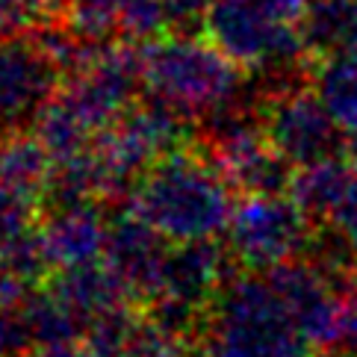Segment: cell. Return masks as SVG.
Listing matches in <instances>:
<instances>
[{"label": "cell", "mask_w": 357, "mask_h": 357, "mask_svg": "<svg viewBox=\"0 0 357 357\" xmlns=\"http://www.w3.org/2000/svg\"><path fill=\"white\" fill-rule=\"evenodd\" d=\"M236 195L225 172L192 142L151 165L124 207L172 242H183L227 234Z\"/></svg>", "instance_id": "1"}, {"label": "cell", "mask_w": 357, "mask_h": 357, "mask_svg": "<svg viewBox=\"0 0 357 357\" xmlns=\"http://www.w3.org/2000/svg\"><path fill=\"white\" fill-rule=\"evenodd\" d=\"M192 357H313L287 304L260 272H234L213 296Z\"/></svg>", "instance_id": "2"}, {"label": "cell", "mask_w": 357, "mask_h": 357, "mask_svg": "<svg viewBox=\"0 0 357 357\" xmlns=\"http://www.w3.org/2000/svg\"><path fill=\"white\" fill-rule=\"evenodd\" d=\"M145 50V89L169 100L192 119L225 104L245 89L248 77L213 39L204 42L189 33L157 39Z\"/></svg>", "instance_id": "3"}, {"label": "cell", "mask_w": 357, "mask_h": 357, "mask_svg": "<svg viewBox=\"0 0 357 357\" xmlns=\"http://www.w3.org/2000/svg\"><path fill=\"white\" fill-rule=\"evenodd\" d=\"M316 225L287 195H239L231 225L227 251L242 272H266L272 266L304 257Z\"/></svg>", "instance_id": "4"}, {"label": "cell", "mask_w": 357, "mask_h": 357, "mask_svg": "<svg viewBox=\"0 0 357 357\" xmlns=\"http://www.w3.org/2000/svg\"><path fill=\"white\" fill-rule=\"evenodd\" d=\"M142 86L145 50H139L136 42H100L92 59L59 83L56 95L77 109V116L95 133H100L139 98Z\"/></svg>", "instance_id": "5"}, {"label": "cell", "mask_w": 357, "mask_h": 357, "mask_svg": "<svg viewBox=\"0 0 357 357\" xmlns=\"http://www.w3.org/2000/svg\"><path fill=\"white\" fill-rule=\"evenodd\" d=\"M204 27L227 56L248 71L313 59L296 24L272 18L251 0H215Z\"/></svg>", "instance_id": "6"}, {"label": "cell", "mask_w": 357, "mask_h": 357, "mask_svg": "<svg viewBox=\"0 0 357 357\" xmlns=\"http://www.w3.org/2000/svg\"><path fill=\"white\" fill-rule=\"evenodd\" d=\"M263 124L272 148L296 169L331 157H351V139L328 112L313 86L292 89L263 104Z\"/></svg>", "instance_id": "7"}, {"label": "cell", "mask_w": 357, "mask_h": 357, "mask_svg": "<svg viewBox=\"0 0 357 357\" xmlns=\"http://www.w3.org/2000/svg\"><path fill=\"white\" fill-rule=\"evenodd\" d=\"M263 275L316 351L342 346V296L307 257L284 260Z\"/></svg>", "instance_id": "8"}, {"label": "cell", "mask_w": 357, "mask_h": 357, "mask_svg": "<svg viewBox=\"0 0 357 357\" xmlns=\"http://www.w3.org/2000/svg\"><path fill=\"white\" fill-rule=\"evenodd\" d=\"M59 68L33 39H0V127L33 124L47 98L59 89Z\"/></svg>", "instance_id": "9"}, {"label": "cell", "mask_w": 357, "mask_h": 357, "mask_svg": "<svg viewBox=\"0 0 357 357\" xmlns=\"http://www.w3.org/2000/svg\"><path fill=\"white\" fill-rule=\"evenodd\" d=\"M169 251L172 239L127 207H121V213L109 222L104 260L119 272L130 298L142 307L160 292Z\"/></svg>", "instance_id": "10"}, {"label": "cell", "mask_w": 357, "mask_h": 357, "mask_svg": "<svg viewBox=\"0 0 357 357\" xmlns=\"http://www.w3.org/2000/svg\"><path fill=\"white\" fill-rule=\"evenodd\" d=\"M231 263H234L231 251L222 242H215V236L172 242L160 292L210 307V301L225 284V278L234 275Z\"/></svg>", "instance_id": "11"}, {"label": "cell", "mask_w": 357, "mask_h": 357, "mask_svg": "<svg viewBox=\"0 0 357 357\" xmlns=\"http://www.w3.org/2000/svg\"><path fill=\"white\" fill-rule=\"evenodd\" d=\"M39 234L54 269H68L104 257L109 222L100 215V204H86V207L45 213Z\"/></svg>", "instance_id": "12"}, {"label": "cell", "mask_w": 357, "mask_h": 357, "mask_svg": "<svg viewBox=\"0 0 357 357\" xmlns=\"http://www.w3.org/2000/svg\"><path fill=\"white\" fill-rule=\"evenodd\" d=\"M47 287L54 289L62 301H68L77 313H83L86 319H92L109 307H119V304L133 301L130 292L124 287V280L104 257L59 269L56 275H50Z\"/></svg>", "instance_id": "13"}, {"label": "cell", "mask_w": 357, "mask_h": 357, "mask_svg": "<svg viewBox=\"0 0 357 357\" xmlns=\"http://www.w3.org/2000/svg\"><path fill=\"white\" fill-rule=\"evenodd\" d=\"M354 174L351 157H331L313 165H301L296 169V177L289 183V198L304 210V215L313 225L334 222L342 198L349 192Z\"/></svg>", "instance_id": "14"}, {"label": "cell", "mask_w": 357, "mask_h": 357, "mask_svg": "<svg viewBox=\"0 0 357 357\" xmlns=\"http://www.w3.org/2000/svg\"><path fill=\"white\" fill-rule=\"evenodd\" d=\"M298 33L316 62L357 47V0H310Z\"/></svg>", "instance_id": "15"}, {"label": "cell", "mask_w": 357, "mask_h": 357, "mask_svg": "<svg viewBox=\"0 0 357 357\" xmlns=\"http://www.w3.org/2000/svg\"><path fill=\"white\" fill-rule=\"evenodd\" d=\"M50 169H54V157L33 130L21 127L0 136V186H12L42 198Z\"/></svg>", "instance_id": "16"}, {"label": "cell", "mask_w": 357, "mask_h": 357, "mask_svg": "<svg viewBox=\"0 0 357 357\" xmlns=\"http://www.w3.org/2000/svg\"><path fill=\"white\" fill-rule=\"evenodd\" d=\"M313 89L322 98L337 124L357 136V50H342L328 59H319L313 68Z\"/></svg>", "instance_id": "17"}, {"label": "cell", "mask_w": 357, "mask_h": 357, "mask_svg": "<svg viewBox=\"0 0 357 357\" xmlns=\"http://www.w3.org/2000/svg\"><path fill=\"white\" fill-rule=\"evenodd\" d=\"M24 319L30 325V334L36 346H47V342H74L86 337L89 319L77 313L68 301H62L47 284L36 287L21 304Z\"/></svg>", "instance_id": "18"}, {"label": "cell", "mask_w": 357, "mask_h": 357, "mask_svg": "<svg viewBox=\"0 0 357 357\" xmlns=\"http://www.w3.org/2000/svg\"><path fill=\"white\" fill-rule=\"evenodd\" d=\"M30 130L39 136V142L47 148V154L54 160H66V157L80 154L86 148H92L95 136H98L92 127L77 116V109L68 107L56 92L36 112Z\"/></svg>", "instance_id": "19"}, {"label": "cell", "mask_w": 357, "mask_h": 357, "mask_svg": "<svg viewBox=\"0 0 357 357\" xmlns=\"http://www.w3.org/2000/svg\"><path fill=\"white\" fill-rule=\"evenodd\" d=\"M142 325H145V307L127 301L89 319L83 342L95 357H124V351L130 349V342Z\"/></svg>", "instance_id": "20"}, {"label": "cell", "mask_w": 357, "mask_h": 357, "mask_svg": "<svg viewBox=\"0 0 357 357\" xmlns=\"http://www.w3.org/2000/svg\"><path fill=\"white\" fill-rule=\"evenodd\" d=\"M50 269L54 263L47 257V248L42 242L39 227H33L15 242H9L6 248H0V272L18 278L27 287H42L50 280Z\"/></svg>", "instance_id": "21"}, {"label": "cell", "mask_w": 357, "mask_h": 357, "mask_svg": "<svg viewBox=\"0 0 357 357\" xmlns=\"http://www.w3.org/2000/svg\"><path fill=\"white\" fill-rule=\"evenodd\" d=\"M119 18L121 0H68L66 6V21L92 42H107L119 33Z\"/></svg>", "instance_id": "22"}, {"label": "cell", "mask_w": 357, "mask_h": 357, "mask_svg": "<svg viewBox=\"0 0 357 357\" xmlns=\"http://www.w3.org/2000/svg\"><path fill=\"white\" fill-rule=\"evenodd\" d=\"M42 198L21 192L12 186H0V248H6L9 242H15L33 227H39L42 215Z\"/></svg>", "instance_id": "23"}, {"label": "cell", "mask_w": 357, "mask_h": 357, "mask_svg": "<svg viewBox=\"0 0 357 357\" xmlns=\"http://www.w3.org/2000/svg\"><path fill=\"white\" fill-rule=\"evenodd\" d=\"M172 30L169 18H165L162 0H121V18L119 33L127 42L145 45L162 39V33Z\"/></svg>", "instance_id": "24"}, {"label": "cell", "mask_w": 357, "mask_h": 357, "mask_svg": "<svg viewBox=\"0 0 357 357\" xmlns=\"http://www.w3.org/2000/svg\"><path fill=\"white\" fill-rule=\"evenodd\" d=\"M36 346L24 310L15 304H0V357H21Z\"/></svg>", "instance_id": "25"}, {"label": "cell", "mask_w": 357, "mask_h": 357, "mask_svg": "<svg viewBox=\"0 0 357 357\" xmlns=\"http://www.w3.org/2000/svg\"><path fill=\"white\" fill-rule=\"evenodd\" d=\"M124 357H192V349L181 340L165 337L162 331H157L145 319V325L139 328V334L133 337L130 349L124 351Z\"/></svg>", "instance_id": "26"}, {"label": "cell", "mask_w": 357, "mask_h": 357, "mask_svg": "<svg viewBox=\"0 0 357 357\" xmlns=\"http://www.w3.org/2000/svg\"><path fill=\"white\" fill-rule=\"evenodd\" d=\"M42 9L36 0H0V39H15L36 27Z\"/></svg>", "instance_id": "27"}, {"label": "cell", "mask_w": 357, "mask_h": 357, "mask_svg": "<svg viewBox=\"0 0 357 357\" xmlns=\"http://www.w3.org/2000/svg\"><path fill=\"white\" fill-rule=\"evenodd\" d=\"M215 0H162L165 18L174 33H189L195 27H204L210 15V6Z\"/></svg>", "instance_id": "28"}, {"label": "cell", "mask_w": 357, "mask_h": 357, "mask_svg": "<svg viewBox=\"0 0 357 357\" xmlns=\"http://www.w3.org/2000/svg\"><path fill=\"white\" fill-rule=\"evenodd\" d=\"M351 160H354V174H351L349 192H346V198H342L340 210L334 215V225L342 234V239L349 242V248H351L354 260H357V157H351Z\"/></svg>", "instance_id": "29"}, {"label": "cell", "mask_w": 357, "mask_h": 357, "mask_svg": "<svg viewBox=\"0 0 357 357\" xmlns=\"http://www.w3.org/2000/svg\"><path fill=\"white\" fill-rule=\"evenodd\" d=\"M342 346L357 351V272L342 287Z\"/></svg>", "instance_id": "30"}, {"label": "cell", "mask_w": 357, "mask_h": 357, "mask_svg": "<svg viewBox=\"0 0 357 357\" xmlns=\"http://www.w3.org/2000/svg\"><path fill=\"white\" fill-rule=\"evenodd\" d=\"M27 357H95L86 349L83 340L74 342H47V346H33L27 351Z\"/></svg>", "instance_id": "31"}, {"label": "cell", "mask_w": 357, "mask_h": 357, "mask_svg": "<svg viewBox=\"0 0 357 357\" xmlns=\"http://www.w3.org/2000/svg\"><path fill=\"white\" fill-rule=\"evenodd\" d=\"M36 3H39V9L45 12V9H66L68 0H36Z\"/></svg>", "instance_id": "32"}, {"label": "cell", "mask_w": 357, "mask_h": 357, "mask_svg": "<svg viewBox=\"0 0 357 357\" xmlns=\"http://www.w3.org/2000/svg\"><path fill=\"white\" fill-rule=\"evenodd\" d=\"M3 133H6V130H3V127H0V136H3Z\"/></svg>", "instance_id": "33"}, {"label": "cell", "mask_w": 357, "mask_h": 357, "mask_svg": "<svg viewBox=\"0 0 357 357\" xmlns=\"http://www.w3.org/2000/svg\"><path fill=\"white\" fill-rule=\"evenodd\" d=\"M351 50H357V47H351Z\"/></svg>", "instance_id": "34"}]
</instances>
